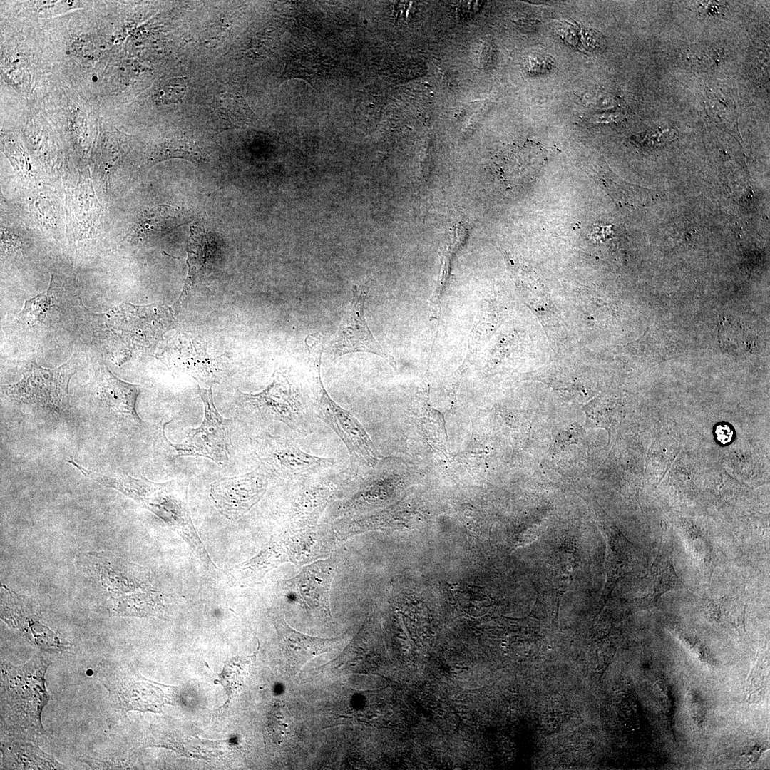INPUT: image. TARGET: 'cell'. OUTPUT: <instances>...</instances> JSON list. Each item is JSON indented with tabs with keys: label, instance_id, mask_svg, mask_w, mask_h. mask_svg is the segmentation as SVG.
<instances>
[{
	"label": "cell",
	"instance_id": "cell-25",
	"mask_svg": "<svg viewBox=\"0 0 770 770\" xmlns=\"http://www.w3.org/2000/svg\"><path fill=\"white\" fill-rule=\"evenodd\" d=\"M620 118L618 113H602L594 115L590 118V122L593 123H607L616 121Z\"/></svg>",
	"mask_w": 770,
	"mask_h": 770
},
{
	"label": "cell",
	"instance_id": "cell-24",
	"mask_svg": "<svg viewBox=\"0 0 770 770\" xmlns=\"http://www.w3.org/2000/svg\"><path fill=\"white\" fill-rule=\"evenodd\" d=\"M714 434L718 442L722 445H727L732 441L734 431L729 425L719 423L715 427Z\"/></svg>",
	"mask_w": 770,
	"mask_h": 770
},
{
	"label": "cell",
	"instance_id": "cell-14",
	"mask_svg": "<svg viewBox=\"0 0 770 770\" xmlns=\"http://www.w3.org/2000/svg\"><path fill=\"white\" fill-rule=\"evenodd\" d=\"M97 396L100 405L111 416L140 425L143 421L136 411V401L141 392L140 385L125 381L102 364L96 373Z\"/></svg>",
	"mask_w": 770,
	"mask_h": 770
},
{
	"label": "cell",
	"instance_id": "cell-6",
	"mask_svg": "<svg viewBox=\"0 0 770 770\" xmlns=\"http://www.w3.org/2000/svg\"><path fill=\"white\" fill-rule=\"evenodd\" d=\"M99 675L123 711L161 713L165 704L172 702L170 687L148 680L125 665L106 663Z\"/></svg>",
	"mask_w": 770,
	"mask_h": 770
},
{
	"label": "cell",
	"instance_id": "cell-4",
	"mask_svg": "<svg viewBox=\"0 0 770 770\" xmlns=\"http://www.w3.org/2000/svg\"><path fill=\"white\" fill-rule=\"evenodd\" d=\"M76 372V364L71 360L54 369L42 367L33 361L18 382L1 385V390L15 402L62 414L69 406L68 386Z\"/></svg>",
	"mask_w": 770,
	"mask_h": 770
},
{
	"label": "cell",
	"instance_id": "cell-3",
	"mask_svg": "<svg viewBox=\"0 0 770 770\" xmlns=\"http://www.w3.org/2000/svg\"><path fill=\"white\" fill-rule=\"evenodd\" d=\"M307 364L314 406L319 418L340 438L349 454L351 470L364 462L372 465L378 458L365 429L348 410L335 402L322 381L320 369L323 352L319 335H309L305 340Z\"/></svg>",
	"mask_w": 770,
	"mask_h": 770
},
{
	"label": "cell",
	"instance_id": "cell-22",
	"mask_svg": "<svg viewBox=\"0 0 770 770\" xmlns=\"http://www.w3.org/2000/svg\"><path fill=\"white\" fill-rule=\"evenodd\" d=\"M51 304V296L47 292L41 293L27 300L19 315V319L25 325H33L44 319Z\"/></svg>",
	"mask_w": 770,
	"mask_h": 770
},
{
	"label": "cell",
	"instance_id": "cell-12",
	"mask_svg": "<svg viewBox=\"0 0 770 770\" xmlns=\"http://www.w3.org/2000/svg\"><path fill=\"white\" fill-rule=\"evenodd\" d=\"M168 361L180 371L197 381L212 384L218 382L226 374V367L220 357L208 354L206 345L192 334H175Z\"/></svg>",
	"mask_w": 770,
	"mask_h": 770
},
{
	"label": "cell",
	"instance_id": "cell-13",
	"mask_svg": "<svg viewBox=\"0 0 770 770\" xmlns=\"http://www.w3.org/2000/svg\"><path fill=\"white\" fill-rule=\"evenodd\" d=\"M334 573L335 566L330 559L319 560L286 580L284 589L308 610L331 617L329 590Z\"/></svg>",
	"mask_w": 770,
	"mask_h": 770
},
{
	"label": "cell",
	"instance_id": "cell-1",
	"mask_svg": "<svg viewBox=\"0 0 770 770\" xmlns=\"http://www.w3.org/2000/svg\"><path fill=\"white\" fill-rule=\"evenodd\" d=\"M83 476L132 498L162 519L190 545L193 553L209 568L215 565L195 529L188 502V481L173 479L156 483L145 477L135 478L125 473L103 474L88 470L73 459L66 461Z\"/></svg>",
	"mask_w": 770,
	"mask_h": 770
},
{
	"label": "cell",
	"instance_id": "cell-5",
	"mask_svg": "<svg viewBox=\"0 0 770 770\" xmlns=\"http://www.w3.org/2000/svg\"><path fill=\"white\" fill-rule=\"evenodd\" d=\"M254 452L266 474L288 481H302L324 474L334 464L332 458L309 454L282 437L257 438Z\"/></svg>",
	"mask_w": 770,
	"mask_h": 770
},
{
	"label": "cell",
	"instance_id": "cell-20",
	"mask_svg": "<svg viewBox=\"0 0 770 770\" xmlns=\"http://www.w3.org/2000/svg\"><path fill=\"white\" fill-rule=\"evenodd\" d=\"M171 158L184 159L195 163H203L206 160L197 143L182 135L165 139L151 155V161L154 163Z\"/></svg>",
	"mask_w": 770,
	"mask_h": 770
},
{
	"label": "cell",
	"instance_id": "cell-18",
	"mask_svg": "<svg viewBox=\"0 0 770 770\" xmlns=\"http://www.w3.org/2000/svg\"><path fill=\"white\" fill-rule=\"evenodd\" d=\"M4 769H64L51 755L31 744L13 742L1 746Z\"/></svg>",
	"mask_w": 770,
	"mask_h": 770
},
{
	"label": "cell",
	"instance_id": "cell-17",
	"mask_svg": "<svg viewBox=\"0 0 770 770\" xmlns=\"http://www.w3.org/2000/svg\"><path fill=\"white\" fill-rule=\"evenodd\" d=\"M648 578L652 586L646 600L652 605H656L659 598L669 591L687 589L675 571L672 550L663 536L660 539L657 555L651 565Z\"/></svg>",
	"mask_w": 770,
	"mask_h": 770
},
{
	"label": "cell",
	"instance_id": "cell-15",
	"mask_svg": "<svg viewBox=\"0 0 770 770\" xmlns=\"http://www.w3.org/2000/svg\"><path fill=\"white\" fill-rule=\"evenodd\" d=\"M1 619L9 625L20 630L26 637L44 650L66 649L58 635L43 625L37 615L28 612V603L21 596L2 585Z\"/></svg>",
	"mask_w": 770,
	"mask_h": 770
},
{
	"label": "cell",
	"instance_id": "cell-19",
	"mask_svg": "<svg viewBox=\"0 0 770 770\" xmlns=\"http://www.w3.org/2000/svg\"><path fill=\"white\" fill-rule=\"evenodd\" d=\"M213 114L218 127L225 129L247 125L254 116L244 99L230 93H222L217 98Z\"/></svg>",
	"mask_w": 770,
	"mask_h": 770
},
{
	"label": "cell",
	"instance_id": "cell-21",
	"mask_svg": "<svg viewBox=\"0 0 770 770\" xmlns=\"http://www.w3.org/2000/svg\"><path fill=\"white\" fill-rule=\"evenodd\" d=\"M324 70V63L319 56L297 54L287 61L283 76L289 78H301L311 82L321 76Z\"/></svg>",
	"mask_w": 770,
	"mask_h": 770
},
{
	"label": "cell",
	"instance_id": "cell-2",
	"mask_svg": "<svg viewBox=\"0 0 770 770\" xmlns=\"http://www.w3.org/2000/svg\"><path fill=\"white\" fill-rule=\"evenodd\" d=\"M51 662L35 656L21 665L1 662V728L13 736L37 741L46 736L41 716L50 699L45 674Z\"/></svg>",
	"mask_w": 770,
	"mask_h": 770
},
{
	"label": "cell",
	"instance_id": "cell-23",
	"mask_svg": "<svg viewBox=\"0 0 770 770\" xmlns=\"http://www.w3.org/2000/svg\"><path fill=\"white\" fill-rule=\"evenodd\" d=\"M187 91L186 79L175 77L168 81L156 93L158 103L169 105L180 103Z\"/></svg>",
	"mask_w": 770,
	"mask_h": 770
},
{
	"label": "cell",
	"instance_id": "cell-8",
	"mask_svg": "<svg viewBox=\"0 0 770 770\" xmlns=\"http://www.w3.org/2000/svg\"><path fill=\"white\" fill-rule=\"evenodd\" d=\"M242 409L257 419L282 422L300 431L305 422L304 410L285 374L277 370L267 386L256 394L240 392Z\"/></svg>",
	"mask_w": 770,
	"mask_h": 770
},
{
	"label": "cell",
	"instance_id": "cell-7",
	"mask_svg": "<svg viewBox=\"0 0 770 770\" xmlns=\"http://www.w3.org/2000/svg\"><path fill=\"white\" fill-rule=\"evenodd\" d=\"M198 394L204 406V418L197 428L190 429L180 443L169 444L179 456H201L217 464L226 463L230 457V421L222 416L213 401L211 387L198 386Z\"/></svg>",
	"mask_w": 770,
	"mask_h": 770
},
{
	"label": "cell",
	"instance_id": "cell-10",
	"mask_svg": "<svg viewBox=\"0 0 770 770\" xmlns=\"http://www.w3.org/2000/svg\"><path fill=\"white\" fill-rule=\"evenodd\" d=\"M119 309L118 328L134 349L153 347L165 333L175 327V311L164 304H125Z\"/></svg>",
	"mask_w": 770,
	"mask_h": 770
},
{
	"label": "cell",
	"instance_id": "cell-9",
	"mask_svg": "<svg viewBox=\"0 0 770 770\" xmlns=\"http://www.w3.org/2000/svg\"><path fill=\"white\" fill-rule=\"evenodd\" d=\"M370 285L369 280L361 286L354 287L351 302L331 344L329 353L333 359L354 352L371 353L382 357L395 368L394 357L383 349L371 334L366 321L364 304Z\"/></svg>",
	"mask_w": 770,
	"mask_h": 770
},
{
	"label": "cell",
	"instance_id": "cell-16",
	"mask_svg": "<svg viewBox=\"0 0 770 770\" xmlns=\"http://www.w3.org/2000/svg\"><path fill=\"white\" fill-rule=\"evenodd\" d=\"M280 649L287 662L296 669L307 662L332 650L336 639L312 637L292 628L281 617L273 620Z\"/></svg>",
	"mask_w": 770,
	"mask_h": 770
},
{
	"label": "cell",
	"instance_id": "cell-11",
	"mask_svg": "<svg viewBox=\"0 0 770 770\" xmlns=\"http://www.w3.org/2000/svg\"><path fill=\"white\" fill-rule=\"evenodd\" d=\"M267 485V475L258 466L247 473L214 481L210 496L222 515L236 520L260 499Z\"/></svg>",
	"mask_w": 770,
	"mask_h": 770
}]
</instances>
